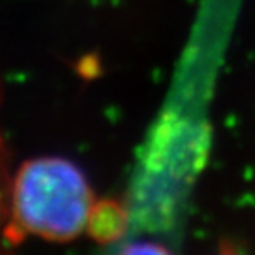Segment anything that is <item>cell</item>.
<instances>
[{"label": "cell", "instance_id": "obj_3", "mask_svg": "<svg viewBox=\"0 0 255 255\" xmlns=\"http://www.w3.org/2000/svg\"><path fill=\"white\" fill-rule=\"evenodd\" d=\"M7 177H5L3 161H2V146H0V222H5V216L10 219V204H7ZM8 224V221H7Z\"/></svg>", "mask_w": 255, "mask_h": 255}, {"label": "cell", "instance_id": "obj_1", "mask_svg": "<svg viewBox=\"0 0 255 255\" xmlns=\"http://www.w3.org/2000/svg\"><path fill=\"white\" fill-rule=\"evenodd\" d=\"M83 172L62 157H42L20 169L10 194L8 239L27 234L48 241H70L88 226L93 211Z\"/></svg>", "mask_w": 255, "mask_h": 255}, {"label": "cell", "instance_id": "obj_2", "mask_svg": "<svg viewBox=\"0 0 255 255\" xmlns=\"http://www.w3.org/2000/svg\"><path fill=\"white\" fill-rule=\"evenodd\" d=\"M88 226L90 232L100 241H115L125 231V212L116 204L103 202L93 207Z\"/></svg>", "mask_w": 255, "mask_h": 255}]
</instances>
